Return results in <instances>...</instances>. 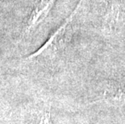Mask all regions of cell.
Returning <instances> with one entry per match:
<instances>
[{"mask_svg": "<svg viewBox=\"0 0 125 124\" xmlns=\"http://www.w3.org/2000/svg\"><path fill=\"white\" fill-rule=\"evenodd\" d=\"M82 0H80L74 10L65 19V22L52 34V36L45 42L41 48H40L36 52H34L28 57V59L53 57L65 48L69 41V39L70 37L72 22L73 21L76 15L78 14V10L80 9L82 6Z\"/></svg>", "mask_w": 125, "mask_h": 124, "instance_id": "6da1fadb", "label": "cell"}, {"mask_svg": "<svg viewBox=\"0 0 125 124\" xmlns=\"http://www.w3.org/2000/svg\"><path fill=\"white\" fill-rule=\"evenodd\" d=\"M57 0H39L31 11L27 22L25 32L28 33L35 29L43 21L54 6Z\"/></svg>", "mask_w": 125, "mask_h": 124, "instance_id": "7a4b0ae2", "label": "cell"}, {"mask_svg": "<svg viewBox=\"0 0 125 124\" xmlns=\"http://www.w3.org/2000/svg\"><path fill=\"white\" fill-rule=\"evenodd\" d=\"M121 12V6L118 0H111L109 2L103 17V28L106 31H111L116 27Z\"/></svg>", "mask_w": 125, "mask_h": 124, "instance_id": "3957f363", "label": "cell"}, {"mask_svg": "<svg viewBox=\"0 0 125 124\" xmlns=\"http://www.w3.org/2000/svg\"><path fill=\"white\" fill-rule=\"evenodd\" d=\"M104 97L110 102H125V79L111 81L104 91Z\"/></svg>", "mask_w": 125, "mask_h": 124, "instance_id": "277c9868", "label": "cell"}, {"mask_svg": "<svg viewBox=\"0 0 125 124\" xmlns=\"http://www.w3.org/2000/svg\"><path fill=\"white\" fill-rule=\"evenodd\" d=\"M39 124H52L49 113H45V114L42 116L41 120Z\"/></svg>", "mask_w": 125, "mask_h": 124, "instance_id": "5b68a950", "label": "cell"}]
</instances>
